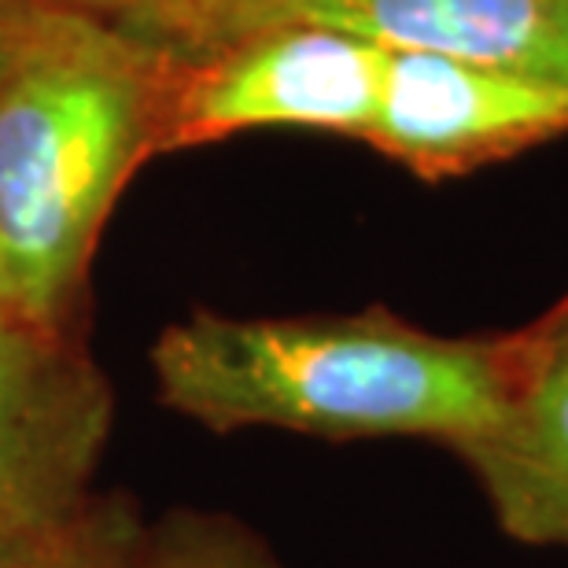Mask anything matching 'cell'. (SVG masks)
I'll return each mask as SVG.
<instances>
[{
    "label": "cell",
    "instance_id": "cell-1",
    "mask_svg": "<svg viewBox=\"0 0 568 568\" xmlns=\"http://www.w3.org/2000/svg\"><path fill=\"white\" fill-rule=\"evenodd\" d=\"M520 344V333L439 336L384 306L328 317L196 311L155 339L152 377L170 410L219 432L417 436L462 454L506 410Z\"/></svg>",
    "mask_w": 568,
    "mask_h": 568
},
{
    "label": "cell",
    "instance_id": "cell-2",
    "mask_svg": "<svg viewBox=\"0 0 568 568\" xmlns=\"http://www.w3.org/2000/svg\"><path fill=\"white\" fill-rule=\"evenodd\" d=\"M174 55L119 22L52 11L0 85V266L4 306L71 325L119 192L148 155Z\"/></svg>",
    "mask_w": 568,
    "mask_h": 568
},
{
    "label": "cell",
    "instance_id": "cell-3",
    "mask_svg": "<svg viewBox=\"0 0 568 568\" xmlns=\"http://www.w3.org/2000/svg\"><path fill=\"white\" fill-rule=\"evenodd\" d=\"M119 27L174 60L266 27H328L377 49L436 52L568 89V0H185Z\"/></svg>",
    "mask_w": 568,
    "mask_h": 568
},
{
    "label": "cell",
    "instance_id": "cell-4",
    "mask_svg": "<svg viewBox=\"0 0 568 568\" xmlns=\"http://www.w3.org/2000/svg\"><path fill=\"white\" fill-rule=\"evenodd\" d=\"M384 49L328 27H266L174 60L159 152L252 130H317L366 138Z\"/></svg>",
    "mask_w": 568,
    "mask_h": 568
},
{
    "label": "cell",
    "instance_id": "cell-5",
    "mask_svg": "<svg viewBox=\"0 0 568 568\" xmlns=\"http://www.w3.org/2000/svg\"><path fill=\"white\" fill-rule=\"evenodd\" d=\"M115 392L71 325L0 311V554L93 495Z\"/></svg>",
    "mask_w": 568,
    "mask_h": 568
},
{
    "label": "cell",
    "instance_id": "cell-6",
    "mask_svg": "<svg viewBox=\"0 0 568 568\" xmlns=\"http://www.w3.org/2000/svg\"><path fill=\"white\" fill-rule=\"evenodd\" d=\"M568 133V89L436 52L384 49L369 148L425 181L469 170Z\"/></svg>",
    "mask_w": 568,
    "mask_h": 568
},
{
    "label": "cell",
    "instance_id": "cell-7",
    "mask_svg": "<svg viewBox=\"0 0 568 568\" xmlns=\"http://www.w3.org/2000/svg\"><path fill=\"white\" fill-rule=\"evenodd\" d=\"M520 339L506 410L462 458L506 536L568 550V303Z\"/></svg>",
    "mask_w": 568,
    "mask_h": 568
},
{
    "label": "cell",
    "instance_id": "cell-8",
    "mask_svg": "<svg viewBox=\"0 0 568 568\" xmlns=\"http://www.w3.org/2000/svg\"><path fill=\"white\" fill-rule=\"evenodd\" d=\"M148 517L126 495H89L74 514L0 554V568H138Z\"/></svg>",
    "mask_w": 568,
    "mask_h": 568
},
{
    "label": "cell",
    "instance_id": "cell-9",
    "mask_svg": "<svg viewBox=\"0 0 568 568\" xmlns=\"http://www.w3.org/2000/svg\"><path fill=\"white\" fill-rule=\"evenodd\" d=\"M138 568H284L241 520L203 509H170L148 520Z\"/></svg>",
    "mask_w": 568,
    "mask_h": 568
},
{
    "label": "cell",
    "instance_id": "cell-10",
    "mask_svg": "<svg viewBox=\"0 0 568 568\" xmlns=\"http://www.w3.org/2000/svg\"><path fill=\"white\" fill-rule=\"evenodd\" d=\"M55 8H41L33 0H0V85L27 60L30 49L49 27Z\"/></svg>",
    "mask_w": 568,
    "mask_h": 568
},
{
    "label": "cell",
    "instance_id": "cell-11",
    "mask_svg": "<svg viewBox=\"0 0 568 568\" xmlns=\"http://www.w3.org/2000/svg\"><path fill=\"white\" fill-rule=\"evenodd\" d=\"M41 8H60V11H82V16H97V19H133V16H148V11H163V8H178L185 0H33Z\"/></svg>",
    "mask_w": 568,
    "mask_h": 568
},
{
    "label": "cell",
    "instance_id": "cell-12",
    "mask_svg": "<svg viewBox=\"0 0 568 568\" xmlns=\"http://www.w3.org/2000/svg\"><path fill=\"white\" fill-rule=\"evenodd\" d=\"M0 311H8L4 306V266H0Z\"/></svg>",
    "mask_w": 568,
    "mask_h": 568
}]
</instances>
